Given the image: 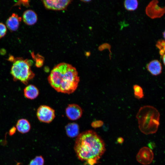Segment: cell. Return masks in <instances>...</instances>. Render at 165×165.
<instances>
[{
	"label": "cell",
	"instance_id": "obj_17",
	"mask_svg": "<svg viewBox=\"0 0 165 165\" xmlns=\"http://www.w3.org/2000/svg\"><path fill=\"white\" fill-rule=\"evenodd\" d=\"M133 88L135 98L139 100L144 97V95L143 90L141 86L135 84L133 86Z\"/></svg>",
	"mask_w": 165,
	"mask_h": 165
},
{
	"label": "cell",
	"instance_id": "obj_31",
	"mask_svg": "<svg viewBox=\"0 0 165 165\" xmlns=\"http://www.w3.org/2000/svg\"><path fill=\"white\" fill-rule=\"evenodd\" d=\"M83 1V2H89L90 1V0H84V1Z\"/></svg>",
	"mask_w": 165,
	"mask_h": 165
},
{
	"label": "cell",
	"instance_id": "obj_27",
	"mask_svg": "<svg viewBox=\"0 0 165 165\" xmlns=\"http://www.w3.org/2000/svg\"><path fill=\"white\" fill-rule=\"evenodd\" d=\"M117 141L119 143H122L123 141V139L122 138H119L118 139Z\"/></svg>",
	"mask_w": 165,
	"mask_h": 165
},
{
	"label": "cell",
	"instance_id": "obj_13",
	"mask_svg": "<svg viewBox=\"0 0 165 165\" xmlns=\"http://www.w3.org/2000/svg\"><path fill=\"white\" fill-rule=\"evenodd\" d=\"M24 92L25 97L31 100L36 98L39 94V91L38 88L32 84L27 86L24 89Z\"/></svg>",
	"mask_w": 165,
	"mask_h": 165
},
{
	"label": "cell",
	"instance_id": "obj_10",
	"mask_svg": "<svg viewBox=\"0 0 165 165\" xmlns=\"http://www.w3.org/2000/svg\"><path fill=\"white\" fill-rule=\"evenodd\" d=\"M21 20V17L13 13L6 21V26L11 31H16L18 29Z\"/></svg>",
	"mask_w": 165,
	"mask_h": 165
},
{
	"label": "cell",
	"instance_id": "obj_3",
	"mask_svg": "<svg viewBox=\"0 0 165 165\" xmlns=\"http://www.w3.org/2000/svg\"><path fill=\"white\" fill-rule=\"evenodd\" d=\"M160 116L159 112L152 106L146 105L140 107L136 117L141 132L146 134L156 133L160 124Z\"/></svg>",
	"mask_w": 165,
	"mask_h": 165
},
{
	"label": "cell",
	"instance_id": "obj_14",
	"mask_svg": "<svg viewBox=\"0 0 165 165\" xmlns=\"http://www.w3.org/2000/svg\"><path fill=\"white\" fill-rule=\"evenodd\" d=\"M65 129L67 135L70 137H75L79 134V126L76 123H68L66 126Z\"/></svg>",
	"mask_w": 165,
	"mask_h": 165
},
{
	"label": "cell",
	"instance_id": "obj_26",
	"mask_svg": "<svg viewBox=\"0 0 165 165\" xmlns=\"http://www.w3.org/2000/svg\"><path fill=\"white\" fill-rule=\"evenodd\" d=\"M159 53L162 56L163 55L165 54V50L161 49L160 50Z\"/></svg>",
	"mask_w": 165,
	"mask_h": 165
},
{
	"label": "cell",
	"instance_id": "obj_8",
	"mask_svg": "<svg viewBox=\"0 0 165 165\" xmlns=\"http://www.w3.org/2000/svg\"><path fill=\"white\" fill-rule=\"evenodd\" d=\"M69 0H47L42 1L46 8L54 10H62L65 9L70 3Z\"/></svg>",
	"mask_w": 165,
	"mask_h": 165
},
{
	"label": "cell",
	"instance_id": "obj_24",
	"mask_svg": "<svg viewBox=\"0 0 165 165\" xmlns=\"http://www.w3.org/2000/svg\"><path fill=\"white\" fill-rule=\"evenodd\" d=\"M16 127H14L11 128L9 130V134L10 136L13 135L16 131Z\"/></svg>",
	"mask_w": 165,
	"mask_h": 165
},
{
	"label": "cell",
	"instance_id": "obj_30",
	"mask_svg": "<svg viewBox=\"0 0 165 165\" xmlns=\"http://www.w3.org/2000/svg\"><path fill=\"white\" fill-rule=\"evenodd\" d=\"M163 37L164 38H165V31H164L163 32Z\"/></svg>",
	"mask_w": 165,
	"mask_h": 165
},
{
	"label": "cell",
	"instance_id": "obj_11",
	"mask_svg": "<svg viewBox=\"0 0 165 165\" xmlns=\"http://www.w3.org/2000/svg\"><path fill=\"white\" fill-rule=\"evenodd\" d=\"M146 67L148 72L153 76L158 75L162 72V64L157 60H154L150 61L147 64Z\"/></svg>",
	"mask_w": 165,
	"mask_h": 165
},
{
	"label": "cell",
	"instance_id": "obj_32",
	"mask_svg": "<svg viewBox=\"0 0 165 165\" xmlns=\"http://www.w3.org/2000/svg\"><path fill=\"white\" fill-rule=\"evenodd\" d=\"M19 164H20V163H18L16 165H19Z\"/></svg>",
	"mask_w": 165,
	"mask_h": 165
},
{
	"label": "cell",
	"instance_id": "obj_22",
	"mask_svg": "<svg viewBox=\"0 0 165 165\" xmlns=\"http://www.w3.org/2000/svg\"><path fill=\"white\" fill-rule=\"evenodd\" d=\"M156 46L159 50L164 49L165 46V42L164 40H158L156 45Z\"/></svg>",
	"mask_w": 165,
	"mask_h": 165
},
{
	"label": "cell",
	"instance_id": "obj_16",
	"mask_svg": "<svg viewBox=\"0 0 165 165\" xmlns=\"http://www.w3.org/2000/svg\"><path fill=\"white\" fill-rule=\"evenodd\" d=\"M125 9L129 11H133L138 8V2L137 0H126L124 2Z\"/></svg>",
	"mask_w": 165,
	"mask_h": 165
},
{
	"label": "cell",
	"instance_id": "obj_15",
	"mask_svg": "<svg viewBox=\"0 0 165 165\" xmlns=\"http://www.w3.org/2000/svg\"><path fill=\"white\" fill-rule=\"evenodd\" d=\"M17 130L22 134L28 132L31 129L29 122L26 119H21L18 120L16 125Z\"/></svg>",
	"mask_w": 165,
	"mask_h": 165
},
{
	"label": "cell",
	"instance_id": "obj_28",
	"mask_svg": "<svg viewBox=\"0 0 165 165\" xmlns=\"http://www.w3.org/2000/svg\"><path fill=\"white\" fill-rule=\"evenodd\" d=\"M162 60H163V64H164V65H165V54L164 55H163L162 56Z\"/></svg>",
	"mask_w": 165,
	"mask_h": 165
},
{
	"label": "cell",
	"instance_id": "obj_5",
	"mask_svg": "<svg viewBox=\"0 0 165 165\" xmlns=\"http://www.w3.org/2000/svg\"><path fill=\"white\" fill-rule=\"evenodd\" d=\"M36 114L40 122L46 123L51 122L55 116L54 110L46 105L40 106L37 110Z\"/></svg>",
	"mask_w": 165,
	"mask_h": 165
},
{
	"label": "cell",
	"instance_id": "obj_12",
	"mask_svg": "<svg viewBox=\"0 0 165 165\" xmlns=\"http://www.w3.org/2000/svg\"><path fill=\"white\" fill-rule=\"evenodd\" d=\"M22 18L24 22L28 25H32L35 24L38 20L36 13L34 11L28 9L23 13Z\"/></svg>",
	"mask_w": 165,
	"mask_h": 165
},
{
	"label": "cell",
	"instance_id": "obj_19",
	"mask_svg": "<svg viewBox=\"0 0 165 165\" xmlns=\"http://www.w3.org/2000/svg\"><path fill=\"white\" fill-rule=\"evenodd\" d=\"M44 160L41 156H36L29 163L28 165H44Z\"/></svg>",
	"mask_w": 165,
	"mask_h": 165
},
{
	"label": "cell",
	"instance_id": "obj_2",
	"mask_svg": "<svg viewBox=\"0 0 165 165\" xmlns=\"http://www.w3.org/2000/svg\"><path fill=\"white\" fill-rule=\"evenodd\" d=\"M79 79L76 69L65 63L55 66L48 77L49 83L57 91L69 94L76 90Z\"/></svg>",
	"mask_w": 165,
	"mask_h": 165
},
{
	"label": "cell",
	"instance_id": "obj_1",
	"mask_svg": "<svg viewBox=\"0 0 165 165\" xmlns=\"http://www.w3.org/2000/svg\"><path fill=\"white\" fill-rule=\"evenodd\" d=\"M74 149L78 158L89 165H94L105 151L102 138L93 130L80 134L75 141Z\"/></svg>",
	"mask_w": 165,
	"mask_h": 165
},
{
	"label": "cell",
	"instance_id": "obj_21",
	"mask_svg": "<svg viewBox=\"0 0 165 165\" xmlns=\"http://www.w3.org/2000/svg\"><path fill=\"white\" fill-rule=\"evenodd\" d=\"M103 122L101 120H96L92 122V127L95 128L101 127L103 124Z\"/></svg>",
	"mask_w": 165,
	"mask_h": 165
},
{
	"label": "cell",
	"instance_id": "obj_18",
	"mask_svg": "<svg viewBox=\"0 0 165 165\" xmlns=\"http://www.w3.org/2000/svg\"><path fill=\"white\" fill-rule=\"evenodd\" d=\"M31 55L33 59L35 61V66L38 68L42 67L43 64V57L38 54L35 55L33 52L31 53Z\"/></svg>",
	"mask_w": 165,
	"mask_h": 165
},
{
	"label": "cell",
	"instance_id": "obj_7",
	"mask_svg": "<svg viewBox=\"0 0 165 165\" xmlns=\"http://www.w3.org/2000/svg\"><path fill=\"white\" fill-rule=\"evenodd\" d=\"M136 157L137 161L140 163L147 165L152 163L153 159L154 154L150 148L144 147L139 150Z\"/></svg>",
	"mask_w": 165,
	"mask_h": 165
},
{
	"label": "cell",
	"instance_id": "obj_25",
	"mask_svg": "<svg viewBox=\"0 0 165 165\" xmlns=\"http://www.w3.org/2000/svg\"><path fill=\"white\" fill-rule=\"evenodd\" d=\"M15 58L13 56H10L8 58V60L10 61L13 62L14 61Z\"/></svg>",
	"mask_w": 165,
	"mask_h": 165
},
{
	"label": "cell",
	"instance_id": "obj_9",
	"mask_svg": "<svg viewBox=\"0 0 165 165\" xmlns=\"http://www.w3.org/2000/svg\"><path fill=\"white\" fill-rule=\"evenodd\" d=\"M65 113L67 117L72 120H75L79 119L82 114V110L78 105L72 104L69 105L65 110Z\"/></svg>",
	"mask_w": 165,
	"mask_h": 165
},
{
	"label": "cell",
	"instance_id": "obj_20",
	"mask_svg": "<svg viewBox=\"0 0 165 165\" xmlns=\"http://www.w3.org/2000/svg\"><path fill=\"white\" fill-rule=\"evenodd\" d=\"M7 32L6 26L3 23L0 22V38L3 37Z\"/></svg>",
	"mask_w": 165,
	"mask_h": 165
},
{
	"label": "cell",
	"instance_id": "obj_6",
	"mask_svg": "<svg viewBox=\"0 0 165 165\" xmlns=\"http://www.w3.org/2000/svg\"><path fill=\"white\" fill-rule=\"evenodd\" d=\"M158 3L157 0H152L149 2L146 8V14L152 19L161 17L165 13V7L161 8L158 5Z\"/></svg>",
	"mask_w": 165,
	"mask_h": 165
},
{
	"label": "cell",
	"instance_id": "obj_4",
	"mask_svg": "<svg viewBox=\"0 0 165 165\" xmlns=\"http://www.w3.org/2000/svg\"><path fill=\"white\" fill-rule=\"evenodd\" d=\"M11 69V74L14 81H20L27 85L34 77L31 66L32 61L22 57L15 58Z\"/></svg>",
	"mask_w": 165,
	"mask_h": 165
},
{
	"label": "cell",
	"instance_id": "obj_23",
	"mask_svg": "<svg viewBox=\"0 0 165 165\" xmlns=\"http://www.w3.org/2000/svg\"><path fill=\"white\" fill-rule=\"evenodd\" d=\"M22 4L23 6L26 7H28L29 6V0H19L16 3L14 6H21Z\"/></svg>",
	"mask_w": 165,
	"mask_h": 165
},
{
	"label": "cell",
	"instance_id": "obj_29",
	"mask_svg": "<svg viewBox=\"0 0 165 165\" xmlns=\"http://www.w3.org/2000/svg\"><path fill=\"white\" fill-rule=\"evenodd\" d=\"M4 50H1V51H0L1 54L2 53V54H4L6 52V51H4Z\"/></svg>",
	"mask_w": 165,
	"mask_h": 165
}]
</instances>
